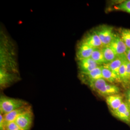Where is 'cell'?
Listing matches in <instances>:
<instances>
[{
	"label": "cell",
	"mask_w": 130,
	"mask_h": 130,
	"mask_svg": "<svg viewBox=\"0 0 130 130\" xmlns=\"http://www.w3.org/2000/svg\"><path fill=\"white\" fill-rule=\"evenodd\" d=\"M87 84L93 91L105 98L111 95L120 93L121 91L117 85L108 83L103 78L90 82Z\"/></svg>",
	"instance_id": "cell-1"
},
{
	"label": "cell",
	"mask_w": 130,
	"mask_h": 130,
	"mask_svg": "<svg viewBox=\"0 0 130 130\" xmlns=\"http://www.w3.org/2000/svg\"><path fill=\"white\" fill-rule=\"evenodd\" d=\"M29 105L22 99L1 95L0 98V112L5 115L21 107Z\"/></svg>",
	"instance_id": "cell-2"
},
{
	"label": "cell",
	"mask_w": 130,
	"mask_h": 130,
	"mask_svg": "<svg viewBox=\"0 0 130 130\" xmlns=\"http://www.w3.org/2000/svg\"><path fill=\"white\" fill-rule=\"evenodd\" d=\"M102 42L104 47L109 45L115 36L113 28L110 26L103 25L94 29Z\"/></svg>",
	"instance_id": "cell-3"
},
{
	"label": "cell",
	"mask_w": 130,
	"mask_h": 130,
	"mask_svg": "<svg viewBox=\"0 0 130 130\" xmlns=\"http://www.w3.org/2000/svg\"><path fill=\"white\" fill-rule=\"evenodd\" d=\"M33 113L31 107L19 115L14 121L23 130H30L32 125Z\"/></svg>",
	"instance_id": "cell-4"
},
{
	"label": "cell",
	"mask_w": 130,
	"mask_h": 130,
	"mask_svg": "<svg viewBox=\"0 0 130 130\" xmlns=\"http://www.w3.org/2000/svg\"><path fill=\"white\" fill-rule=\"evenodd\" d=\"M109 46L115 52L117 56L123 57L126 56L128 48L119 35L115 33V36Z\"/></svg>",
	"instance_id": "cell-5"
},
{
	"label": "cell",
	"mask_w": 130,
	"mask_h": 130,
	"mask_svg": "<svg viewBox=\"0 0 130 130\" xmlns=\"http://www.w3.org/2000/svg\"><path fill=\"white\" fill-rule=\"evenodd\" d=\"M111 113L114 116L120 121L130 124V107L124 101L117 110Z\"/></svg>",
	"instance_id": "cell-6"
},
{
	"label": "cell",
	"mask_w": 130,
	"mask_h": 130,
	"mask_svg": "<svg viewBox=\"0 0 130 130\" xmlns=\"http://www.w3.org/2000/svg\"><path fill=\"white\" fill-rule=\"evenodd\" d=\"M82 42L94 49H102L104 47L100 39L94 30L88 33L84 37Z\"/></svg>",
	"instance_id": "cell-7"
},
{
	"label": "cell",
	"mask_w": 130,
	"mask_h": 130,
	"mask_svg": "<svg viewBox=\"0 0 130 130\" xmlns=\"http://www.w3.org/2000/svg\"><path fill=\"white\" fill-rule=\"evenodd\" d=\"M94 49L93 47L82 41L78 45L76 53L78 60H80L90 58Z\"/></svg>",
	"instance_id": "cell-8"
},
{
	"label": "cell",
	"mask_w": 130,
	"mask_h": 130,
	"mask_svg": "<svg viewBox=\"0 0 130 130\" xmlns=\"http://www.w3.org/2000/svg\"><path fill=\"white\" fill-rule=\"evenodd\" d=\"M78 61V68L81 73H88L100 66L91 57Z\"/></svg>",
	"instance_id": "cell-9"
},
{
	"label": "cell",
	"mask_w": 130,
	"mask_h": 130,
	"mask_svg": "<svg viewBox=\"0 0 130 130\" xmlns=\"http://www.w3.org/2000/svg\"><path fill=\"white\" fill-rule=\"evenodd\" d=\"M106 101L111 112L117 110L124 101L123 97L120 93L107 96Z\"/></svg>",
	"instance_id": "cell-10"
},
{
	"label": "cell",
	"mask_w": 130,
	"mask_h": 130,
	"mask_svg": "<svg viewBox=\"0 0 130 130\" xmlns=\"http://www.w3.org/2000/svg\"><path fill=\"white\" fill-rule=\"evenodd\" d=\"M82 79L87 84L91 81H93L103 78L101 66H99L90 72L86 73H81Z\"/></svg>",
	"instance_id": "cell-11"
},
{
	"label": "cell",
	"mask_w": 130,
	"mask_h": 130,
	"mask_svg": "<svg viewBox=\"0 0 130 130\" xmlns=\"http://www.w3.org/2000/svg\"><path fill=\"white\" fill-rule=\"evenodd\" d=\"M31 107L29 105L25 106V107H21L14 111L10 112L9 113L6 114L5 115H3L5 123L7 125L8 123L14 122L16 120L17 117L19 116V115L23 113L24 112L26 111V110L29 109Z\"/></svg>",
	"instance_id": "cell-12"
},
{
	"label": "cell",
	"mask_w": 130,
	"mask_h": 130,
	"mask_svg": "<svg viewBox=\"0 0 130 130\" xmlns=\"http://www.w3.org/2000/svg\"><path fill=\"white\" fill-rule=\"evenodd\" d=\"M103 78L110 84L121 83L119 76L106 68L101 66Z\"/></svg>",
	"instance_id": "cell-13"
},
{
	"label": "cell",
	"mask_w": 130,
	"mask_h": 130,
	"mask_svg": "<svg viewBox=\"0 0 130 130\" xmlns=\"http://www.w3.org/2000/svg\"><path fill=\"white\" fill-rule=\"evenodd\" d=\"M14 76L9 73L6 69L1 68L0 85L1 88H5L12 84L14 80Z\"/></svg>",
	"instance_id": "cell-14"
},
{
	"label": "cell",
	"mask_w": 130,
	"mask_h": 130,
	"mask_svg": "<svg viewBox=\"0 0 130 130\" xmlns=\"http://www.w3.org/2000/svg\"><path fill=\"white\" fill-rule=\"evenodd\" d=\"M125 58L126 56L123 57L118 56L114 60L112 61L111 62L106 64H104L102 66L111 70L112 71H113L114 73L119 76V70L120 67L124 59Z\"/></svg>",
	"instance_id": "cell-15"
},
{
	"label": "cell",
	"mask_w": 130,
	"mask_h": 130,
	"mask_svg": "<svg viewBox=\"0 0 130 130\" xmlns=\"http://www.w3.org/2000/svg\"><path fill=\"white\" fill-rule=\"evenodd\" d=\"M102 49L105 61V64L111 62L118 57L115 52L109 45L104 47Z\"/></svg>",
	"instance_id": "cell-16"
},
{
	"label": "cell",
	"mask_w": 130,
	"mask_h": 130,
	"mask_svg": "<svg viewBox=\"0 0 130 130\" xmlns=\"http://www.w3.org/2000/svg\"><path fill=\"white\" fill-rule=\"evenodd\" d=\"M102 49H94L91 56V58L100 66L105 64V61Z\"/></svg>",
	"instance_id": "cell-17"
},
{
	"label": "cell",
	"mask_w": 130,
	"mask_h": 130,
	"mask_svg": "<svg viewBox=\"0 0 130 130\" xmlns=\"http://www.w3.org/2000/svg\"><path fill=\"white\" fill-rule=\"evenodd\" d=\"M120 37L128 49H130V29L122 28L120 31Z\"/></svg>",
	"instance_id": "cell-18"
},
{
	"label": "cell",
	"mask_w": 130,
	"mask_h": 130,
	"mask_svg": "<svg viewBox=\"0 0 130 130\" xmlns=\"http://www.w3.org/2000/svg\"><path fill=\"white\" fill-rule=\"evenodd\" d=\"M126 61L127 58L124 59L122 64L121 65L120 70H119V77L121 79V83L128 84L127 79V73H126Z\"/></svg>",
	"instance_id": "cell-19"
},
{
	"label": "cell",
	"mask_w": 130,
	"mask_h": 130,
	"mask_svg": "<svg viewBox=\"0 0 130 130\" xmlns=\"http://www.w3.org/2000/svg\"><path fill=\"white\" fill-rule=\"evenodd\" d=\"M118 10L125 11L130 14V0L125 1L116 6Z\"/></svg>",
	"instance_id": "cell-20"
},
{
	"label": "cell",
	"mask_w": 130,
	"mask_h": 130,
	"mask_svg": "<svg viewBox=\"0 0 130 130\" xmlns=\"http://www.w3.org/2000/svg\"><path fill=\"white\" fill-rule=\"evenodd\" d=\"M6 130H22L19 126L15 122H12L8 123L6 125Z\"/></svg>",
	"instance_id": "cell-21"
},
{
	"label": "cell",
	"mask_w": 130,
	"mask_h": 130,
	"mask_svg": "<svg viewBox=\"0 0 130 130\" xmlns=\"http://www.w3.org/2000/svg\"><path fill=\"white\" fill-rule=\"evenodd\" d=\"M130 107V87L127 89L124 94V100Z\"/></svg>",
	"instance_id": "cell-22"
},
{
	"label": "cell",
	"mask_w": 130,
	"mask_h": 130,
	"mask_svg": "<svg viewBox=\"0 0 130 130\" xmlns=\"http://www.w3.org/2000/svg\"><path fill=\"white\" fill-rule=\"evenodd\" d=\"M6 125L5 123L3 115L0 114V130H6Z\"/></svg>",
	"instance_id": "cell-23"
},
{
	"label": "cell",
	"mask_w": 130,
	"mask_h": 130,
	"mask_svg": "<svg viewBox=\"0 0 130 130\" xmlns=\"http://www.w3.org/2000/svg\"><path fill=\"white\" fill-rule=\"evenodd\" d=\"M126 73L128 83L130 82V62L127 60L126 61Z\"/></svg>",
	"instance_id": "cell-24"
},
{
	"label": "cell",
	"mask_w": 130,
	"mask_h": 130,
	"mask_svg": "<svg viewBox=\"0 0 130 130\" xmlns=\"http://www.w3.org/2000/svg\"><path fill=\"white\" fill-rule=\"evenodd\" d=\"M126 57L127 58V60L130 62V49H128L126 54Z\"/></svg>",
	"instance_id": "cell-25"
}]
</instances>
